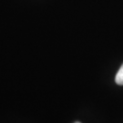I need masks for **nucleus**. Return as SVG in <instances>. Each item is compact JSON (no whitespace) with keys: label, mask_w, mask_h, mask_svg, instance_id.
I'll return each mask as SVG.
<instances>
[{"label":"nucleus","mask_w":123,"mask_h":123,"mask_svg":"<svg viewBox=\"0 0 123 123\" xmlns=\"http://www.w3.org/2000/svg\"><path fill=\"white\" fill-rule=\"evenodd\" d=\"M115 81L118 85L122 86L123 85V65L120 67V68L119 69L118 73L116 75V78H115Z\"/></svg>","instance_id":"1"},{"label":"nucleus","mask_w":123,"mask_h":123,"mask_svg":"<svg viewBox=\"0 0 123 123\" xmlns=\"http://www.w3.org/2000/svg\"><path fill=\"white\" fill-rule=\"evenodd\" d=\"M75 123H80V122H75Z\"/></svg>","instance_id":"2"}]
</instances>
